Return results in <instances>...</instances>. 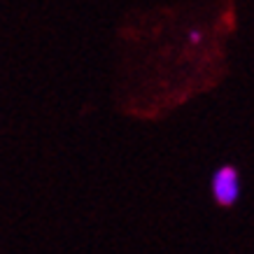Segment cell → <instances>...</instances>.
Listing matches in <instances>:
<instances>
[{"label":"cell","instance_id":"obj_1","mask_svg":"<svg viewBox=\"0 0 254 254\" xmlns=\"http://www.w3.org/2000/svg\"><path fill=\"white\" fill-rule=\"evenodd\" d=\"M210 193L215 198L217 205L222 208H231L240 198V173L236 166L224 163L212 173L210 177Z\"/></svg>","mask_w":254,"mask_h":254}]
</instances>
